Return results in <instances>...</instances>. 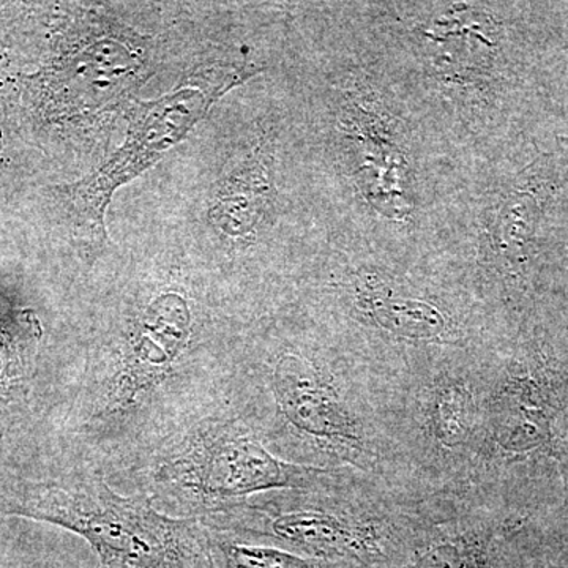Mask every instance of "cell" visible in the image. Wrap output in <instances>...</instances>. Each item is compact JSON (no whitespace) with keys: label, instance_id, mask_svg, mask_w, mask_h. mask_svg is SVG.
Here are the masks:
<instances>
[{"label":"cell","instance_id":"4","mask_svg":"<svg viewBox=\"0 0 568 568\" xmlns=\"http://www.w3.org/2000/svg\"><path fill=\"white\" fill-rule=\"evenodd\" d=\"M190 335L189 305L178 294L156 298L141 317L132 345L108 395L106 414H123L171 372Z\"/></svg>","mask_w":568,"mask_h":568},{"label":"cell","instance_id":"2","mask_svg":"<svg viewBox=\"0 0 568 568\" xmlns=\"http://www.w3.org/2000/svg\"><path fill=\"white\" fill-rule=\"evenodd\" d=\"M320 473L274 457L239 422L211 418L164 452L153 481L164 496L204 518L256 493L301 487Z\"/></svg>","mask_w":568,"mask_h":568},{"label":"cell","instance_id":"7","mask_svg":"<svg viewBox=\"0 0 568 568\" xmlns=\"http://www.w3.org/2000/svg\"><path fill=\"white\" fill-rule=\"evenodd\" d=\"M358 302L377 323L396 334L433 336L440 334L446 325L433 306L417 301H394L369 286L362 291Z\"/></svg>","mask_w":568,"mask_h":568},{"label":"cell","instance_id":"1","mask_svg":"<svg viewBox=\"0 0 568 568\" xmlns=\"http://www.w3.org/2000/svg\"><path fill=\"white\" fill-rule=\"evenodd\" d=\"M0 514L77 534L102 568H213L203 519L164 515L149 497L119 495L99 476L11 481L0 488Z\"/></svg>","mask_w":568,"mask_h":568},{"label":"cell","instance_id":"8","mask_svg":"<svg viewBox=\"0 0 568 568\" xmlns=\"http://www.w3.org/2000/svg\"><path fill=\"white\" fill-rule=\"evenodd\" d=\"M469 425V398L462 388L448 387L437 394L436 432L446 446H457Z\"/></svg>","mask_w":568,"mask_h":568},{"label":"cell","instance_id":"3","mask_svg":"<svg viewBox=\"0 0 568 568\" xmlns=\"http://www.w3.org/2000/svg\"><path fill=\"white\" fill-rule=\"evenodd\" d=\"M241 74L223 78L209 85L204 81L197 88H189L173 93L160 102L148 104L141 118L133 123L125 148L115 155L102 173L92 175L84 185L77 189L78 200L84 207V215H92L97 223H102L104 207L110 194L123 181L140 173L171 144L181 140L197 119L203 118L209 104L220 93L230 88L231 82L241 80Z\"/></svg>","mask_w":568,"mask_h":568},{"label":"cell","instance_id":"5","mask_svg":"<svg viewBox=\"0 0 568 568\" xmlns=\"http://www.w3.org/2000/svg\"><path fill=\"white\" fill-rule=\"evenodd\" d=\"M274 390L283 416L302 435L339 447L358 444L349 410L327 381L295 355H286L275 369Z\"/></svg>","mask_w":568,"mask_h":568},{"label":"cell","instance_id":"6","mask_svg":"<svg viewBox=\"0 0 568 568\" xmlns=\"http://www.w3.org/2000/svg\"><path fill=\"white\" fill-rule=\"evenodd\" d=\"M263 532L294 547L316 552H339L357 545L353 528L345 521L316 510H294L268 515Z\"/></svg>","mask_w":568,"mask_h":568}]
</instances>
